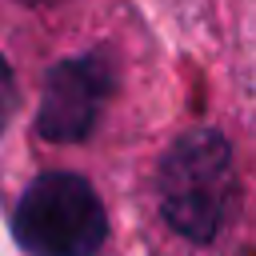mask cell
<instances>
[{
  "mask_svg": "<svg viewBox=\"0 0 256 256\" xmlns=\"http://www.w3.org/2000/svg\"><path fill=\"white\" fill-rule=\"evenodd\" d=\"M156 196L172 232L196 244H212L240 204L232 144L216 128L184 132L160 160Z\"/></svg>",
  "mask_w": 256,
  "mask_h": 256,
  "instance_id": "obj_1",
  "label": "cell"
},
{
  "mask_svg": "<svg viewBox=\"0 0 256 256\" xmlns=\"http://www.w3.org/2000/svg\"><path fill=\"white\" fill-rule=\"evenodd\" d=\"M12 232L32 256H96L108 236V212L84 176L44 172L24 188Z\"/></svg>",
  "mask_w": 256,
  "mask_h": 256,
  "instance_id": "obj_2",
  "label": "cell"
},
{
  "mask_svg": "<svg viewBox=\"0 0 256 256\" xmlns=\"http://www.w3.org/2000/svg\"><path fill=\"white\" fill-rule=\"evenodd\" d=\"M116 88V68L108 56H68L60 60L40 92L36 132L56 144H76L96 128V116L104 112V100Z\"/></svg>",
  "mask_w": 256,
  "mask_h": 256,
  "instance_id": "obj_3",
  "label": "cell"
},
{
  "mask_svg": "<svg viewBox=\"0 0 256 256\" xmlns=\"http://www.w3.org/2000/svg\"><path fill=\"white\" fill-rule=\"evenodd\" d=\"M12 108H16V80H12V68H8V60L0 56V132H4L8 116H12Z\"/></svg>",
  "mask_w": 256,
  "mask_h": 256,
  "instance_id": "obj_4",
  "label": "cell"
}]
</instances>
